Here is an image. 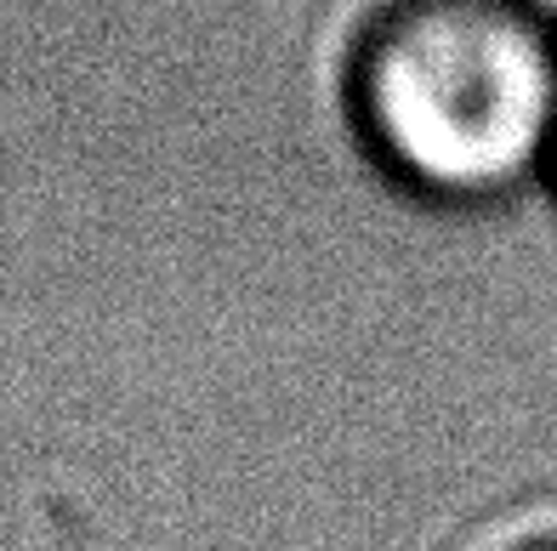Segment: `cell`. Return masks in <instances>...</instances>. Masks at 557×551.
Returning a JSON list of instances; mask_svg holds the SVG:
<instances>
[{
    "label": "cell",
    "instance_id": "cell-1",
    "mask_svg": "<svg viewBox=\"0 0 557 551\" xmlns=\"http://www.w3.org/2000/svg\"><path fill=\"white\" fill-rule=\"evenodd\" d=\"M364 154L410 193L484 205L552 177L557 12L546 0H370L342 58Z\"/></svg>",
    "mask_w": 557,
    "mask_h": 551
},
{
    "label": "cell",
    "instance_id": "cell-2",
    "mask_svg": "<svg viewBox=\"0 0 557 551\" xmlns=\"http://www.w3.org/2000/svg\"><path fill=\"white\" fill-rule=\"evenodd\" d=\"M500 551H557V529H535V535H523V540L500 546Z\"/></svg>",
    "mask_w": 557,
    "mask_h": 551
},
{
    "label": "cell",
    "instance_id": "cell-3",
    "mask_svg": "<svg viewBox=\"0 0 557 551\" xmlns=\"http://www.w3.org/2000/svg\"><path fill=\"white\" fill-rule=\"evenodd\" d=\"M552 183H557V148H552Z\"/></svg>",
    "mask_w": 557,
    "mask_h": 551
}]
</instances>
